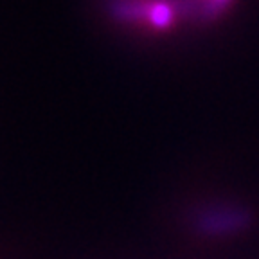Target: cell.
<instances>
[{
  "label": "cell",
  "instance_id": "obj_2",
  "mask_svg": "<svg viewBox=\"0 0 259 259\" xmlns=\"http://www.w3.org/2000/svg\"><path fill=\"white\" fill-rule=\"evenodd\" d=\"M203 2H205V6L210 11H222V9H225L227 6L231 4L232 0H203Z\"/></svg>",
  "mask_w": 259,
  "mask_h": 259
},
{
  "label": "cell",
  "instance_id": "obj_1",
  "mask_svg": "<svg viewBox=\"0 0 259 259\" xmlns=\"http://www.w3.org/2000/svg\"><path fill=\"white\" fill-rule=\"evenodd\" d=\"M142 18L146 20V24L153 29H169L175 25L177 13H175V8L169 2H158L157 0V2H151L148 6Z\"/></svg>",
  "mask_w": 259,
  "mask_h": 259
}]
</instances>
